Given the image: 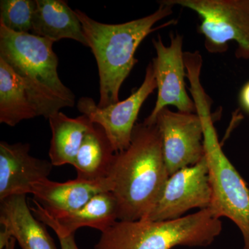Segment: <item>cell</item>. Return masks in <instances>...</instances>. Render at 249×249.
<instances>
[{
	"label": "cell",
	"mask_w": 249,
	"mask_h": 249,
	"mask_svg": "<svg viewBox=\"0 0 249 249\" xmlns=\"http://www.w3.org/2000/svg\"><path fill=\"white\" fill-rule=\"evenodd\" d=\"M169 177L157 124H136L129 147L116 153L107 176L119 221L146 219Z\"/></svg>",
	"instance_id": "1"
},
{
	"label": "cell",
	"mask_w": 249,
	"mask_h": 249,
	"mask_svg": "<svg viewBox=\"0 0 249 249\" xmlns=\"http://www.w3.org/2000/svg\"><path fill=\"white\" fill-rule=\"evenodd\" d=\"M173 7L163 0L153 14L117 24L97 22L80 10H75L83 26L88 47L97 62L100 79L98 107H107L120 101L121 86L138 62L135 53L139 45L153 31L178 22L173 19L153 28L157 22L173 14Z\"/></svg>",
	"instance_id": "2"
},
{
	"label": "cell",
	"mask_w": 249,
	"mask_h": 249,
	"mask_svg": "<svg viewBox=\"0 0 249 249\" xmlns=\"http://www.w3.org/2000/svg\"><path fill=\"white\" fill-rule=\"evenodd\" d=\"M54 42L32 34L16 33L0 24V59L20 77L39 116L49 118L75 105V95L62 83Z\"/></svg>",
	"instance_id": "3"
},
{
	"label": "cell",
	"mask_w": 249,
	"mask_h": 249,
	"mask_svg": "<svg viewBox=\"0 0 249 249\" xmlns=\"http://www.w3.org/2000/svg\"><path fill=\"white\" fill-rule=\"evenodd\" d=\"M222 223L210 209L173 220L117 221L101 233L95 249L206 247L220 235Z\"/></svg>",
	"instance_id": "4"
},
{
	"label": "cell",
	"mask_w": 249,
	"mask_h": 249,
	"mask_svg": "<svg viewBox=\"0 0 249 249\" xmlns=\"http://www.w3.org/2000/svg\"><path fill=\"white\" fill-rule=\"evenodd\" d=\"M189 91L204 127L205 156L212 189L209 209L216 217H226L235 223L243 236L244 249H249L248 187L223 152L211 115V98L201 83H195Z\"/></svg>",
	"instance_id": "5"
},
{
	"label": "cell",
	"mask_w": 249,
	"mask_h": 249,
	"mask_svg": "<svg viewBox=\"0 0 249 249\" xmlns=\"http://www.w3.org/2000/svg\"><path fill=\"white\" fill-rule=\"evenodd\" d=\"M194 11L200 18L197 32L211 53L227 52L235 42L236 58L249 60V0H164Z\"/></svg>",
	"instance_id": "6"
},
{
	"label": "cell",
	"mask_w": 249,
	"mask_h": 249,
	"mask_svg": "<svg viewBox=\"0 0 249 249\" xmlns=\"http://www.w3.org/2000/svg\"><path fill=\"white\" fill-rule=\"evenodd\" d=\"M170 38L168 46L163 43L160 35L152 39L156 57L151 62L157 81V98L152 112L143 121L145 124H155L159 112L169 106L182 112L196 111L194 101L186 91L183 36L171 33Z\"/></svg>",
	"instance_id": "7"
},
{
	"label": "cell",
	"mask_w": 249,
	"mask_h": 249,
	"mask_svg": "<svg viewBox=\"0 0 249 249\" xmlns=\"http://www.w3.org/2000/svg\"><path fill=\"white\" fill-rule=\"evenodd\" d=\"M157 88L153 67L150 62L142 84L124 101L100 107L92 98L82 97L78 100L77 108L91 123L102 127L114 151L118 153L129 147L139 111Z\"/></svg>",
	"instance_id": "8"
},
{
	"label": "cell",
	"mask_w": 249,
	"mask_h": 249,
	"mask_svg": "<svg viewBox=\"0 0 249 249\" xmlns=\"http://www.w3.org/2000/svg\"><path fill=\"white\" fill-rule=\"evenodd\" d=\"M155 124L170 176L204 158V127L197 113L174 111L165 107L159 112Z\"/></svg>",
	"instance_id": "9"
},
{
	"label": "cell",
	"mask_w": 249,
	"mask_h": 249,
	"mask_svg": "<svg viewBox=\"0 0 249 249\" xmlns=\"http://www.w3.org/2000/svg\"><path fill=\"white\" fill-rule=\"evenodd\" d=\"M212 200L206 156L196 164L170 175L151 213L143 220H173L190 210L209 209Z\"/></svg>",
	"instance_id": "10"
},
{
	"label": "cell",
	"mask_w": 249,
	"mask_h": 249,
	"mask_svg": "<svg viewBox=\"0 0 249 249\" xmlns=\"http://www.w3.org/2000/svg\"><path fill=\"white\" fill-rule=\"evenodd\" d=\"M30 145L0 142V201L32 193L36 183L48 178L53 165L29 154Z\"/></svg>",
	"instance_id": "11"
},
{
	"label": "cell",
	"mask_w": 249,
	"mask_h": 249,
	"mask_svg": "<svg viewBox=\"0 0 249 249\" xmlns=\"http://www.w3.org/2000/svg\"><path fill=\"white\" fill-rule=\"evenodd\" d=\"M33 201V213L45 225L52 228L58 237L74 235L83 227L93 228L103 232L119 221L117 201L111 192L100 193L81 209L72 212H47L35 199Z\"/></svg>",
	"instance_id": "12"
},
{
	"label": "cell",
	"mask_w": 249,
	"mask_h": 249,
	"mask_svg": "<svg viewBox=\"0 0 249 249\" xmlns=\"http://www.w3.org/2000/svg\"><path fill=\"white\" fill-rule=\"evenodd\" d=\"M27 196L0 201V249L14 237L22 249H56L53 239L28 206Z\"/></svg>",
	"instance_id": "13"
},
{
	"label": "cell",
	"mask_w": 249,
	"mask_h": 249,
	"mask_svg": "<svg viewBox=\"0 0 249 249\" xmlns=\"http://www.w3.org/2000/svg\"><path fill=\"white\" fill-rule=\"evenodd\" d=\"M111 189L108 178L93 181L76 178L63 183L46 178L34 185L31 194L45 211L57 213L81 209L93 196Z\"/></svg>",
	"instance_id": "14"
},
{
	"label": "cell",
	"mask_w": 249,
	"mask_h": 249,
	"mask_svg": "<svg viewBox=\"0 0 249 249\" xmlns=\"http://www.w3.org/2000/svg\"><path fill=\"white\" fill-rule=\"evenodd\" d=\"M32 34L53 42L71 39L88 47L76 11L63 0H36Z\"/></svg>",
	"instance_id": "15"
},
{
	"label": "cell",
	"mask_w": 249,
	"mask_h": 249,
	"mask_svg": "<svg viewBox=\"0 0 249 249\" xmlns=\"http://www.w3.org/2000/svg\"><path fill=\"white\" fill-rule=\"evenodd\" d=\"M37 116L38 110L25 83L0 59V123L14 127Z\"/></svg>",
	"instance_id": "16"
},
{
	"label": "cell",
	"mask_w": 249,
	"mask_h": 249,
	"mask_svg": "<svg viewBox=\"0 0 249 249\" xmlns=\"http://www.w3.org/2000/svg\"><path fill=\"white\" fill-rule=\"evenodd\" d=\"M52 129L49 156L53 166L73 165L85 135L93 125L86 116L70 118L58 111L48 119Z\"/></svg>",
	"instance_id": "17"
},
{
	"label": "cell",
	"mask_w": 249,
	"mask_h": 249,
	"mask_svg": "<svg viewBox=\"0 0 249 249\" xmlns=\"http://www.w3.org/2000/svg\"><path fill=\"white\" fill-rule=\"evenodd\" d=\"M115 155L102 127L93 124L85 134L73 162L77 178L91 181L107 178Z\"/></svg>",
	"instance_id": "18"
},
{
	"label": "cell",
	"mask_w": 249,
	"mask_h": 249,
	"mask_svg": "<svg viewBox=\"0 0 249 249\" xmlns=\"http://www.w3.org/2000/svg\"><path fill=\"white\" fill-rule=\"evenodd\" d=\"M36 5L33 0H1L0 24L16 33L32 34Z\"/></svg>",
	"instance_id": "19"
},
{
	"label": "cell",
	"mask_w": 249,
	"mask_h": 249,
	"mask_svg": "<svg viewBox=\"0 0 249 249\" xmlns=\"http://www.w3.org/2000/svg\"><path fill=\"white\" fill-rule=\"evenodd\" d=\"M239 101L242 109L249 114V80L240 90Z\"/></svg>",
	"instance_id": "20"
},
{
	"label": "cell",
	"mask_w": 249,
	"mask_h": 249,
	"mask_svg": "<svg viewBox=\"0 0 249 249\" xmlns=\"http://www.w3.org/2000/svg\"><path fill=\"white\" fill-rule=\"evenodd\" d=\"M61 249H79L75 241L74 235L58 237Z\"/></svg>",
	"instance_id": "21"
},
{
	"label": "cell",
	"mask_w": 249,
	"mask_h": 249,
	"mask_svg": "<svg viewBox=\"0 0 249 249\" xmlns=\"http://www.w3.org/2000/svg\"><path fill=\"white\" fill-rule=\"evenodd\" d=\"M16 242H16L14 237H11L9 242L6 244V245L5 246L4 248L3 249H16Z\"/></svg>",
	"instance_id": "22"
}]
</instances>
